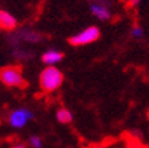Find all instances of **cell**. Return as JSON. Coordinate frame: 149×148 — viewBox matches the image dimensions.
I'll return each mask as SVG.
<instances>
[{
    "label": "cell",
    "mask_w": 149,
    "mask_h": 148,
    "mask_svg": "<svg viewBox=\"0 0 149 148\" xmlns=\"http://www.w3.org/2000/svg\"><path fill=\"white\" fill-rule=\"evenodd\" d=\"M64 83V74L56 65H47L39 75V86L41 91L52 93L57 91Z\"/></svg>",
    "instance_id": "cell-2"
},
{
    "label": "cell",
    "mask_w": 149,
    "mask_h": 148,
    "mask_svg": "<svg viewBox=\"0 0 149 148\" xmlns=\"http://www.w3.org/2000/svg\"><path fill=\"white\" fill-rule=\"evenodd\" d=\"M140 0H129V6H136V4H139Z\"/></svg>",
    "instance_id": "cell-15"
},
{
    "label": "cell",
    "mask_w": 149,
    "mask_h": 148,
    "mask_svg": "<svg viewBox=\"0 0 149 148\" xmlns=\"http://www.w3.org/2000/svg\"><path fill=\"white\" fill-rule=\"evenodd\" d=\"M0 81L9 88L24 90L27 88V80L23 76V69L20 65H6L0 68Z\"/></svg>",
    "instance_id": "cell-3"
},
{
    "label": "cell",
    "mask_w": 149,
    "mask_h": 148,
    "mask_svg": "<svg viewBox=\"0 0 149 148\" xmlns=\"http://www.w3.org/2000/svg\"><path fill=\"white\" fill-rule=\"evenodd\" d=\"M99 37H100V29L97 27H95V25H91V27L84 28L76 35L71 36L68 43L74 47L87 46V44L95 43L96 40H99Z\"/></svg>",
    "instance_id": "cell-5"
},
{
    "label": "cell",
    "mask_w": 149,
    "mask_h": 148,
    "mask_svg": "<svg viewBox=\"0 0 149 148\" xmlns=\"http://www.w3.org/2000/svg\"><path fill=\"white\" fill-rule=\"evenodd\" d=\"M17 28V19L6 9H0V31H15Z\"/></svg>",
    "instance_id": "cell-7"
},
{
    "label": "cell",
    "mask_w": 149,
    "mask_h": 148,
    "mask_svg": "<svg viewBox=\"0 0 149 148\" xmlns=\"http://www.w3.org/2000/svg\"><path fill=\"white\" fill-rule=\"evenodd\" d=\"M44 40L43 34L33 29L31 27H22L19 29L8 32L7 35V43L11 48L23 46L24 43L27 44H40Z\"/></svg>",
    "instance_id": "cell-1"
},
{
    "label": "cell",
    "mask_w": 149,
    "mask_h": 148,
    "mask_svg": "<svg viewBox=\"0 0 149 148\" xmlns=\"http://www.w3.org/2000/svg\"><path fill=\"white\" fill-rule=\"evenodd\" d=\"M68 148H72V147H68Z\"/></svg>",
    "instance_id": "cell-16"
},
{
    "label": "cell",
    "mask_w": 149,
    "mask_h": 148,
    "mask_svg": "<svg viewBox=\"0 0 149 148\" xmlns=\"http://www.w3.org/2000/svg\"><path fill=\"white\" fill-rule=\"evenodd\" d=\"M130 133H132V135H134V136H136L137 139H139V137H140V140L143 139V133H141V131H139V130H137V128H133V130L130 131Z\"/></svg>",
    "instance_id": "cell-13"
},
{
    "label": "cell",
    "mask_w": 149,
    "mask_h": 148,
    "mask_svg": "<svg viewBox=\"0 0 149 148\" xmlns=\"http://www.w3.org/2000/svg\"><path fill=\"white\" fill-rule=\"evenodd\" d=\"M35 119V112L28 107H17L7 115V123L15 130L24 128L31 120Z\"/></svg>",
    "instance_id": "cell-4"
},
{
    "label": "cell",
    "mask_w": 149,
    "mask_h": 148,
    "mask_svg": "<svg viewBox=\"0 0 149 148\" xmlns=\"http://www.w3.org/2000/svg\"><path fill=\"white\" fill-rule=\"evenodd\" d=\"M28 144L31 145V148H43L44 142H43V139H41V136L31 135L28 137Z\"/></svg>",
    "instance_id": "cell-11"
},
{
    "label": "cell",
    "mask_w": 149,
    "mask_h": 148,
    "mask_svg": "<svg viewBox=\"0 0 149 148\" xmlns=\"http://www.w3.org/2000/svg\"><path fill=\"white\" fill-rule=\"evenodd\" d=\"M11 56L17 63H28L35 58V52L32 49L24 48L23 46H20L16 48H11Z\"/></svg>",
    "instance_id": "cell-9"
},
{
    "label": "cell",
    "mask_w": 149,
    "mask_h": 148,
    "mask_svg": "<svg viewBox=\"0 0 149 148\" xmlns=\"http://www.w3.org/2000/svg\"><path fill=\"white\" fill-rule=\"evenodd\" d=\"M11 148H27V145L25 144H23V143H19V144H15V145H12Z\"/></svg>",
    "instance_id": "cell-14"
},
{
    "label": "cell",
    "mask_w": 149,
    "mask_h": 148,
    "mask_svg": "<svg viewBox=\"0 0 149 148\" xmlns=\"http://www.w3.org/2000/svg\"><path fill=\"white\" fill-rule=\"evenodd\" d=\"M132 36L134 37V39H141V37L144 36V31L141 27H134L133 29H132Z\"/></svg>",
    "instance_id": "cell-12"
},
{
    "label": "cell",
    "mask_w": 149,
    "mask_h": 148,
    "mask_svg": "<svg viewBox=\"0 0 149 148\" xmlns=\"http://www.w3.org/2000/svg\"><path fill=\"white\" fill-rule=\"evenodd\" d=\"M56 120L60 124H69L73 120V114L67 107H61L56 111Z\"/></svg>",
    "instance_id": "cell-10"
},
{
    "label": "cell",
    "mask_w": 149,
    "mask_h": 148,
    "mask_svg": "<svg viewBox=\"0 0 149 148\" xmlns=\"http://www.w3.org/2000/svg\"><path fill=\"white\" fill-rule=\"evenodd\" d=\"M91 3V12L95 18H97L101 22H105L111 19V11L108 8L107 0H88Z\"/></svg>",
    "instance_id": "cell-6"
},
{
    "label": "cell",
    "mask_w": 149,
    "mask_h": 148,
    "mask_svg": "<svg viewBox=\"0 0 149 148\" xmlns=\"http://www.w3.org/2000/svg\"><path fill=\"white\" fill-rule=\"evenodd\" d=\"M64 59V53L56 48L45 49L41 55V62L47 65H56Z\"/></svg>",
    "instance_id": "cell-8"
}]
</instances>
